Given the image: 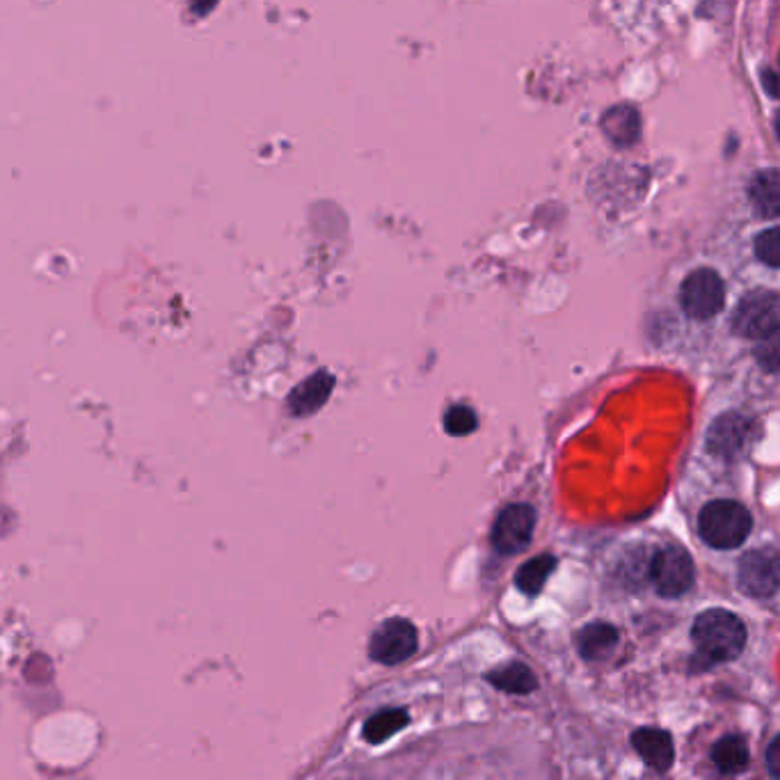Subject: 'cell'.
I'll return each instance as SVG.
<instances>
[{"label": "cell", "instance_id": "9", "mask_svg": "<svg viewBox=\"0 0 780 780\" xmlns=\"http://www.w3.org/2000/svg\"><path fill=\"white\" fill-rule=\"evenodd\" d=\"M753 435V424L739 413L721 415L708 433V452L717 458L732 460L741 456Z\"/></svg>", "mask_w": 780, "mask_h": 780}, {"label": "cell", "instance_id": "23", "mask_svg": "<svg viewBox=\"0 0 780 780\" xmlns=\"http://www.w3.org/2000/svg\"><path fill=\"white\" fill-rule=\"evenodd\" d=\"M776 133L780 138V110H778V115H776Z\"/></svg>", "mask_w": 780, "mask_h": 780}, {"label": "cell", "instance_id": "14", "mask_svg": "<svg viewBox=\"0 0 780 780\" xmlns=\"http://www.w3.org/2000/svg\"><path fill=\"white\" fill-rule=\"evenodd\" d=\"M749 195L753 209L762 217H780V170H764L756 174Z\"/></svg>", "mask_w": 780, "mask_h": 780}, {"label": "cell", "instance_id": "7", "mask_svg": "<svg viewBox=\"0 0 780 780\" xmlns=\"http://www.w3.org/2000/svg\"><path fill=\"white\" fill-rule=\"evenodd\" d=\"M536 531V510L529 504L506 506L493 527V545L499 554L513 556L525 551Z\"/></svg>", "mask_w": 780, "mask_h": 780}, {"label": "cell", "instance_id": "18", "mask_svg": "<svg viewBox=\"0 0 780 780\" xmlns=\"http://www.w3.org/2000/svg\"><path fill=\"white\" fill-rule=\"evenodd\" d=\"M407 723H411V712L403 708L383 710L364 723V739L368 744H383L385 739L401 732Z\"/></svg>", "mask_w": 780, "mask_h": 780}, {"label": "cell", "instance_id": "16", "mask_svg": "<svg viewBox=\"0 0 780 780\" xmlns=\"http://www.w3.org/2000/svg\"><path fill=\"white\" fill-rule=\"evenodd\" d=\"M712 762L723 773H739L749 767V747L744 737L728 735L719 739L712 749Z\"/></svg>", "mask_w": 780, "mask_h": 780}, {"label": "cell", "instance_id": "20", "mask_svg": "<svg viewBox=\"0 0 780 780\" xmlns=\"http://www.w3.org/2000/svg\"><path fill=\"white\" fill-rule=\"evenodd\" d=\"M753 353L767 374H780V327L758 340Z\"/></svg>", "mask_w": 780, "mask_h": 780}, {"label": "cell", "instance_id": "12", "mask_svg": "<svg viewBox=\"0 0 780 780\" xmlns=\"http://www.w3.org/2000/svg\"><path fill=\"white\" fill-rule=\"evenodd\" d=\"M618 646V629L609 622H592L584 627L577 637V648L584 659H607Z\"/></svg>", "mask_w": 780, "mask_h": 780}, {"label": "cell", "instance_id": "4", "mask_svg": "<svg viewBox=\"0 0 780 780\" xmlns=\"http://www.w3.org/2000/svg\"><path fill=\"white\" fill-rule=\"evenodd\" d=\"M680 303L687 316L705 321L717 316L726 305V284L712 269L693 271L680 288Z\"/></svg>", "mask_w": 780, "mask_h": 780}, {"label": "cell", "instance_id": "1", "mask_svg": "<svg viewBox=\"0 0 780 780\" xmlns=\"http://www.w3.org/2000/svg\"><path fill=\"white\" fill-rule=\"evenodd\" d=\"M691 635L698 652L712 663L737 659L747 646L744 622L723 609L702 611L693 622Z\"/></svg>", "mask_w": 780, "mask_h": 780}, {"label": "cell", "instance_id": "3", "mask_svg": "<svg viewBox=\"0 0 780 780\" xmlns=\"http://www.w3.org/2000/svg\"><path fill=\"white\" fill-rule=\"evenodd\" d=\"M780 327V293L758 288L739 301L732 314V332L747 340H762Z\"/></svg>", "mask_w": 780, "mask_h": 780}, {"label": "cell", "instance_id": "5", "mask_svg": "<svg viewBox=\"0 0 780 780\" xmlns=\"http://www.w3.org/2000/svg\"><path fill=\"white\" fill-rule=\"evenodd\" d=\"M696 568L682 547H663L650 561V581L663 598H680L693 586Z\"/></svg>", "mask_w": 780, "mask_h": 780}, {"label": "cell", "instance_id": "11", "mask_svg": "<svg viewBox=\"0 0 780 780\" xmlns=\"http://www.w3.org/2000/svg\"><path fill=\"white\" fill-rule=\"evenodd\" d=\"M631 747L655 771H668L676 760L673 737L659 728H641L631 735Z\"/></svg>", "mask_w": 780, "mask_h": 780}, {"label": "cell", "instance_id": "17", "mask_svg": "<svg viewBox=\"0 0 780 780\" xmlns=\"http://www.w3.org/2000/svg\"><path fill=\"white\" fill-rule=\"evenodd\" d=\"M556 570V559L551 554L536 556V559L527 561L515 575V586L525 592L529 598H536L538 592L545 588L549 575Z\"/></svg>", "mask_w": 780, "mask_h": 780}, {"label": "cell", "instance_id": "10", "mask_svg": "<svg viewBox=\"0 0 780 780\" xmlns=\"http://www.w3.org/2000/svg\"><path fill=\"white\" fill-rule=\"evenodd\" d=\"M334 385H337V378H334L330 371H316L314 376L303 381L298 387H293L291 394L286 396L288 415L303 419L318 413L327 403Z\"/></svg>", "mask_w": 780, "mask_h": 780}, {"label": "cell", "instance_id": "6", "mask_svg": "<svg viewBox=\"0 0 780 780\" xmlns=\"http://www.w3.org/2000/svg\"><path fill=\"white\" fill-rule=\"evenodd\" d=\"M419 648L417 627L405 618L385 620L368 641V655L374 661L385 666L403 663L411 659Z\"/></svg>", "mask_w": 780, "mask_h": 780}, {"label": "cell", "instance_id": "22", "mask_svg": "<svg viewBox=\"0 0 780 780\" xmlns=\"http://www.w3.org/2000/svg\"><path fill=\"white\" fill-rule=\"evenodd\" d=\"M767 769L773 778H780V735L771 741V747L767 751Z\"/></svg>", "mask_w": 780, "mask_h": 780}, {"label": "cell", "instance_id": "15", "mask_svg": "<svg viewBox=\"0 0 780 780\" xmlns=\"http://www.w3.org/2000/svg\"><path fill=\"white\" fill-rule=\"evenodd\" d=\"M488 682L495 685L499 691L517 693V696L531 693L538 687V680L531 673V668L525 666V663H519V661H513V663H506V666L497 668V671H493L488 676Z\"/></svg>", "mask_w": 780, "mask_h": 780}, {"label": "cell", "instance_id": "19", "mask_svg": "<svg viewBox=\"0 0 780 780\" xmlns=\"http://www.w3.org/2000/svg\"><path fill=\"white\" fill-rule=\"evenodd\" d=\"M478 428V417L469 405H454L444 415V430L454 437H465Z\"/></svg>", "mask_w": 780, "mask_h": 780}, {"label": "cell", "instance_id": "21", "mask_svg": "<svg viewBox=\"0 0 780 780\" xmlns=\"http://www.w3.org/2000/svg\"><path fill=\"white\" fill-rule=\"evenodd\" d=\"M756 254L762 264L780 269V227H771L756 239Z\"/></svg>", "mask_w": 780, "mask_h": 780}, {"label": "cell", "instance_id": "13", "mask_svg": "<svg viewBox=\"0 0 780 780\" xmlns=\"http://www.w3.org/2000/svg\"><path fill=\"white\" fill-rule=\"evenodd\" d=\"M602 129L614 144L629 146L641 135V120L631 105H616L607 110V115L602 118Z\"/></svg>", "mask_w": 780, "mask_h": 780}, {"label": "cell", "instance_id": "2", "mask_svg": "<svg viewBox=\"0 0 780 780\" xmlns=\"http://www.w3.org/2000/svg\"><path fill=\"white\" fill-rule=\"evenodd\" d=\"M753 517L747 506L732 499L710 502L700 510L698 531L700 538L715 549H735L749 538Z\"/></svg>", "mask_w": 780, "mask_h": 780}, {"label": "cell", "instance_id": "8", "mask_svg": "<svg viewBox=\"0 0 780 780\" xmlns=\"http://www.w3.org/2000/svg\"><path fill=\"white\" fill-rule=\"evenodd\" d=\"M739 588L751 598H771L780 588V554L753 549L739 564Z\"/></svg>", "mask_w": 780, "mask_h": 780}]
</instances>
